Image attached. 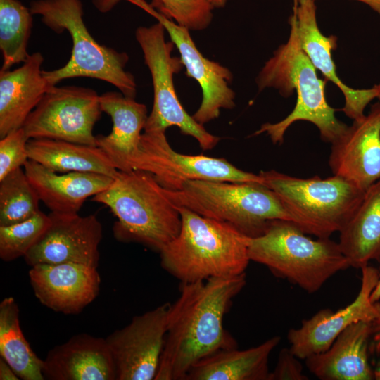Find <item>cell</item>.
Masks as SVG:
<instances>
[{"label": "cell", "mask_w": 380, "mask_h": 380, "mask_svg": "<svg viewBox=\"0 0 380 380\" xmlns=\"http://www.w3.org/2000/svg\"><path fill=\"white\" fill-rule=\"evenodd\" d=\"M143 9L161 23L179 52L188 77L195 80L202 91L201 104L192 115L201 125L220 116L221 109L235 107V92L230 87L233 75L229 68L211 61L199 51L189 30L178 25L145 0H125Z\"/></svg>", "instance_id": "cell-13"}, {"label": "cell", "mask_w": 380, "mask_h": 380, "mask_svg": "<svg viewBox=\"0 0 380 380\" xmlns=\"http://www.w3.org/2000/svg\"><path fill=\"white\" fill-rule=\"evenodd\" d=\"M92 200L117 217L113 227L119 241L137 243L160 253L179 233L182 218L152 174L118 171L113 183Z\"/></svg>", "instance_id": "cell-4"}, {"label": "cell", "mask_w": 380, "mask_h": 380, "mask_svg": "<svg viewBox=\"0 0 380 380\" xmlns=\"http://www.w3.org/2000/svg\"><path fill=\"white\" fill-rule=\"evenodd\" d=\"M32 14L18 0H0V49L3 63L1 70H10L15 64L25 62L32 32Z\"/></svg>", "instance_id": "cell-28"}, {"label": "cell", "mask_w": 380, "mask_h": 380, "mask_svg": "<svg viewBox=\"0 0 380 380\" xmlns=\"http://www.w3.org/2000/svg\"><path fill=\"white\" fill-rule=\"evenodd\" d=\"M338 244L350 267L380 262V179L372 184L353 215L339 232Z\"/></svg>", "instance_id": "cell-25"}, {"label": "cell", "mask_w": 380, "mask_h": 380, "mask_svg": "<svg viewBox=\"0 0 380 380\" xmlns=\"http://www.w3.org/2000/svg\"><path fill=\"white\" fill-rule=\"evenodd\" d=\"M51 224L23 257L30 266L75 262L98 267L102 226L95 215L49 214Z\"/></svg>", "instance_id": "cell-15"}, {"label": "cell", "mask_w": 380, "mask_h": 380, "mask_svg": "<svg viewBox=\"0 0 380 380\" xmlns=\"http://www.w3.org/2000/svg\"><path fill=\"white\" fill-rule=\"evenodd\" d=\"M246 277L245 273L181 284L179 296L170 306L155 380H184L201 360L220 350L237 348L223 323L233 298L246 284Z\"/></svg>", "instance_id": "cell-1"}, {"label": "cell", "mask_w": 380, "mask_h": 380, "mask_svg": "<svg viewBox=\"0 0 380 380\" xmlns=\"http://www.w3.org/2000/svg\"><path fill=\"white\" fill-rule=\"evenodd\" d=\"M374 379L380 380V366L374 370Z\"/></svg>", "instance_id": "cell-40"}, {"label": "cell", "mask_w": 380, "mask_h": 380, "mask_svg": "<svg viewBox=\"0 0 380 380\" xmlns=\"http://www.w3.org/2000/svg\"><path fill=\"white\" fill-rule=\"evenodd\" d=\"M262 184L278 196L291 220L304 233L330 238L350 220L365 191L333 175L300 178L274 170L260 171Z\"/></svg>", "instance_id": "cell-8"}, {"label": "cell", "mask_w": 380, "mask_h": 380, "mask_svg": "<svg viewBox=\"0 0 380 380\" xmlns=\"http://www.w3.org/2000/svg\"><path fill=\"white\" fill-rule=\"evenodd\" d=\"M20 310L14 298L0 303V355L23 380H44L43 360L33 351L20 324Z\"/></svg>", "instance_id": "cell-27"}, {"label": "cell", "mask_w": 380, "mask_h": 380, "mask_svg": "<svg viewBox=\"0 0 380 380\" xmlns=\"http://www.w3.org/2000/svg\"><path fill=\"white\" fill-rule=\"evenodd\" d=\"M372 322L360 321L341 332L325 351L305 359L309 372L322 380H372L369 342Z\"/></svg>", "instance_id": "cell-20"}, {"label": "cell", "mask_w": 380, "mask_h": 380, "mask_svg": "<svg viewBox=\"0 0 380 380\" xmlns=\"http://www.w3.org/2000/svg\"><path fill=\"white\" fill-rule=\"evenodd\" d=\"M360 270V289L352 303L336 312L322 309L310 318L303 319L300 327L289 329V348L298 358L305 360L325 351L351 324L360 321L374 322L380 317V303H373L370 298L380 271L369 265Z\"/></svg>", "instance_id": "cell-14"}, {"label": "cell", "mask_w": 380, "mask_h": 380, "mask_svg": "<svg viewBox=\"0 0 380 380\" xmlns=\"http://www.w3.org/2000/svg\"><path fill=\"white\" fill-rule=\"evenodd\" d=\"M43 62L42 54L34 52L19 68L0 70V139L23 127L53 87L42 74Z\"/></svg>", "instance_id": "cell-21"}, {"label": "cell", "mask_w": 380, "mask_h": 380, "mask_svg": "<svg viewBox=\"0 0 380 380\" xmlns=\"http://www.w3.org/2000/svg\"><path fill=\"white\" fill-rule=\"evenodd\" d=\"M103 112L112 120L111 132L96 136V146L109 157L120 171H129L130 161L137 153L148 118L146 106L120 91H108L100 95Z\"/></svg>", "instance_id": "cell-23"}, {"label": "cell", "mask_w": 380, "mask_h": 380, "mask_svg": "<svg viewBox=\"0 0 380 380\" xmlns=\"http://www.w3.org/2000/svg\"><path fill=\"white\" fill-rule=\"evenodd\" d=\"M373 338L380 346V317L372 322Z\"/></svg>", "instance_id": "cell-36"}, {"label": "cell", "mask_w": 380, "mask_h": 380, "mask_svg": "<svg viewBox=\"0 0 380 380\" xmlns=\"http://www.w3.org/2000/svg\"><path fill=\"white\" fill-rule=\"evenodd\" d=\"M290 33L287 42L280 45L259 72L255 82L258 90L277 89L284 97L296 93L293 110L275 123L266 122L253 135L266 133L274 144H281L289 127L300 120L315 125L321 139L331 144L346 130L348 125L337 119L336 109L329 105L325 96L327 80L320 79L309 58L303 50L293 6L289 18Z\"/></svg>", "instance_id": "cell-2"}, {"label": "cell", "mask_w": 380, "mask_h": 380, "mask_svg": "<svg viewBox=\"0 0 380 380\" xmlns=\"http://www.w3.org/2000/svg\"><path fill=\"white\" fill-rule=\"evenodd\" d=\"M376 87H377V89H379V93H380V83L378 84H376ZM379 101H380V98H379Z\"/></svg>", "instance_id": "cell-41"}, {"label": "cell", "mask_w": 380, "mask_h": 380, "mask_svg": "<svg viewBox=\"0 0 380 380\" xmlns=\"http://www.w3.org/2000/svg\"><path fill=\"white\" fill-rule=\"evenodd\" d=\"M163 191L176 206L227 223L249 238L262 235L274 220L292 222L278 196L262 183L188 180L179 190Z\"/></svg>", "instance_id": "cell-7"}, {"label": "cell", "mask_w": 380, "mask_h": 380, "mask_svg": "<svg viewBox=\"0 0 380 380\" xmlns=\"http://www.w3.org/2000/svg\"><path fill=\"white\" fill-rule=\"evenodd\" d=\"M165 29L158 22L148 27L140 26L135 32L136 39L143 53L153 83V103L148 116L144 132L164 131L177 127L181 133L194 137L200 148L209 151L215 148L220 138L208 132L185 110L174 86V75L182 70L180 57L173 56L175 44L167 42Z\"/></svg>", "instance_id": "cell-9"}, {"label": "cell", "mask_w": 380, "mask_h": 380, "mask_svg": "<svg viewBox=\"0 0 380 380\" xmlns=\"http://www.w3.org/2000/svg\"><path fill=\"white\" fill-rule=\"evenodd\" d=\"M130 168L152 174L161 186L170 191L179 190L188 180L197 179L262 184L259 174L240 170L223 158L177 153L170 146L164 131L141 134Z\"/></svg>", "instance_id": "cell-10"}, {"label": "cell", "mask_w": 380, "mask_h": 380, "mask_svg": "<svg viewBox=\"0 0 380 380\" xmlns=\"http://www.w3.org/2000/svg\"><path fill=\"white\" fill-rule=\"evenodd\" d=\"M30 284L39 301L65 315H77L99 295L97 267L75 263L37 264L29 271Z\"/></svg>", "instance_id": "cell-17"}, {"label": "cell", "mask_w": 380, "mask_h": 380, "mask_svg": "<svg viewBox=\"0 0 380 380\" xmlns=\"http://www.w3.org/2000/svg\"><path fill=\"white\" fill-rule=\"evenodd\" d=\"M151 5L189 30L206 29L213 18L214 8L204 0H152Z\"/></svg>", "instance_id": "cell-31"}, {"label": "cell", "mask_w": 380, "mask_h": 380, "mask_svg": "<svg viewBox=\"0 0 380 380\" xmlns=\"http://www.w3.org/2000/svg\"><path fill=\"white\" fill-rule=\"evenodd\" d=\"M280 341L275 336L248 349L220 350L194 365L184 380H268L269 357Z\"/></svg>", "instance_id": "cell-24"}, {"label": "cell", "mask_w": 380, "mask_h": 380, "mask_svg": "<svg viewBox=\"0 0 380 380\" xmlns=\"http://www.w3.org/2000/svg\"><path fill=\"white\" fill-rule=\"evenodd\" d=\"M370 298L373 303L379 302L380 300V274L379 281L371 293Z\"/></svg>", "instance_id": "cell-38"}, {"label": "cell", "mask_w": 380, "mask_h": 380, "mask_svg": "<svg viewBox=\"0 0 380 380\" xmlns=\"http://www.w3.org/2000/svg\"><path fill=\"white\" fill-rule=\"evenodd\" d=\"M42 373L47 380H116L106 338L87 334L51 349L43 360Z\"/></svg>", "instance_id": "cell-19"}, {"label": "cell", "mask_w": 380, "mask_h": 380, "mask_svg": "<svg viewBox=\"0 0 380 380\" xmlns=\"http://www.w3.org/2000/svg\"><path fill=\"white\" fill-rule=\"evenodd\" d=\"M28 158L58 173L90 172L115 178L118 170L97 146L52 139H30Z\"/></svg>", "instance_id": "cell-26"}, {"label": "cell", "mask_w": 380, "mask_h": 380, "mask_svg": "<svg viewBox=\"0 0 380 380\" xmlns=\"http://www.w3.org/2000/svg\"><path fill=\"white\" fill-rule=\"evenodd\" d=\"M367 4L380 15V0H355Z\"/></svg>", "instance_id": "cell-37"}, {"label": "cell", "mask_w": 380, "mask_h": 380, "mask_svg": "<svg viewBox=\"0 0 380 380\" xmlns=\"http://www.w3.org/2000/svg\"><path fill=\"white\" fill-rule=\"evenodd\" d=\"M246 241L251 261L308 293L318 291L332 276L350 267L338 242L312 239L289 220H274L262 235L247 237Z\"/></svg>", "instance_id": "cell-5"}, {"label": "cell", "mask_w": 380, "mask_h": 380, "mask_svg": "<svg viewBox=\"0 0 380 380\" xmlns=\"http://www.w3.org/2000/svg\"><path fill=\"white\" fill-rule=\"evenodd\" d=\"M303 373L300 359L290 348H282L278 356L277 365L270 372L268 380H308Z\"/></svg>", "instance_id": "cell-33"}, {"label": "cell", "mask_w": 380, "mask_h": 380, "mask_svg": "<svg viewBox=\"0 0 380 380\" xmlns=\"http://www.w3.org/2000/svg\"><path fill=\"white\" fill-rule=\"evenodd\" d=\"M51 224L49 215L41 210L30 218L8 226H0V258L10 262L24 257Z\"/></svg>", "instance_id": "cell-30"}, {"label": "cell", "mask_w": 380, "mask_h": 380, "mask_svg": "<svg viewBox=\"0 0 380 380\" xmlns=\"http://www.w3.org/2000/svg\"><path fill=\"white\" fill-rule=\"evenodd\" d=\"M182 226L159 253L161 267L181 284L246 273L250 258L247 236L232 225L176 206Z\"/></svg>", "instance_id": "cell-3"}, {"label": "cell", "mask_w": 380, "mask_h": 380, "mask_svg": "<svg viewBox=\"0 0 380 380\" xmlns=\"http://www.w3.org/2000/svg\"><path fill=\"white\" fill-rule=\"evenodd\" d=\"M316 0H293L296 13L297 30L303 50L317 69L343 93L345 105L341 110L353 120L365 116V109L374 99H379L376 86L369 89H354L345 84L336 74L332 51L337 48L338 38L326 36L317 21Z\"/></svg>", "instance_id": "cell-18"}, {"label": "cell", "mask_w": 380, "mask_h": 380, "mask_svg": "<svg viewBox=\"0 0 380 380\" xmlns=\"http://www.w3.org/2000/svg\"><path fill=\"white\" fill-rule=\"evenodd\" d=\"M39 197L25 170L18 168L0 180V226L26 220L39 211Z\"/></svg>", "instance_id": "cell-29"}, {"label": "cell", "mask_w": 380, "mask_h": 380, "mask_svg": "<svg viewBox=\"0 0 380 380\" xmlns=\"http://www.w3.org/2000/svg\"><path fill=\"white\" fill-rule=\"evenodd\" d=\"M23 167L40 201L53 213H77L87 198L106 190L114 180L90 172L58 174L30 159Z\"/></svg>", "instance_id": "cell-22"}, {"label": "cell", "mask_w": 380, "mask_h": 380, "mask_svg": "<svg viewBox=\"0 0 380 380\" xmlns=\"http://www.w3.org/2000/svg\"><path fill=\"white\" fill-rule=\"evenodd\" d=\"M331 144L329 165L333 175L363 191L380 179V101Z\"/></svg>", "instance_id": "cell-16"}, {"label": "cell", "mask_w": 380, "mask_h": 380, "mask_svg": "<svg viewBox=\"0 0 380 380\" xmlns=\"http://www.w3.org/2000/svg\"><path fill=\"white\" fill-rule=\"evenodd\" d=\"M29 8L53 32L61 34L67 31L72 39L71 56L68 63L56 70H42L51 85L68 78L91 77L107 82L125 96L135 98V79L125 70L129 56L100 44L94 39L83 20L81 0H33Z\"/></svg>", "instance_id": "cell-6"}, {"label": "cell", "mask_w": 380, "mask_h": 380, "mask_svg": "<svg viewBox=\"0 0 380 380\" xmlns=\"http://www.w3.org/2000/svg\"><path fill=\"white\" fill-rule=\"evenodd\" d=\"M29 139L23 127L0 139V180L24 166L29 160L27 150Z\"/></svg>", "instance_id": "cell-32"}, {"label": "cell", "mask_w": 380, "mask_h": 380, "mask_svg": "<svg viewBox=\"0 0 380 380\" xmlns=\"http://www.w3.org/2000/svg\"><path fill=\"white\" fill-rule=\"evenodd\" d=\"M208 2L214 8H221L226 6L229 0H204Z\"/></svg>", "instance_id": "cell-39"}, {"label": "cell", "mask_w": 380, "mask_h": 380, "mask_svg": "<svg viewBox=\"0 0 380 380\" xmlns=\"http://www.w3.org/2000/svg\"><path fill=\"white\" fill-rule=\"evenodd\" d=\"M120 0H91L96 9L102 13L110 11Z\"/></svg>", "instance_id": "cell-35"}, {"label": "cell", "mask_w": 380, "mask_h": 380, "mask_svg": "<svg viewBox=\"0 0 380 380\" xmlns=\"http://www.w3.org/2000/svg\"><path fill=\"white\" fill-rule=\"evenodd\" d=\"M0 379L18 380L20 378L13 368L2 358H0Z\"/></svg>", "instance_id": "cell-34"}, {"label": "cell", "mask_w": 380, "mask_h": 380, "mask_svg": "<svg viewBox=\"0 0 380 380\" xmlns=\"http://www.w3.org/2000/svg\"><path fill=\"white\" fill-rule=\"evenodd\" d=\"M171 304L165 303L134 316L106 338L116 380L155 379L167 334Z\"/></svg>", "instance_id": "cell-12"}, {"label": "cell", "mask_w": 380, "mask_h": 380, "mask_svg": "<svg viewBox=\"0 0 380 380\" xmlns=\"http://www.w3.org/2000/svg\"><path fill=\"white\" fill-rule=\"evenodd\" d=\"M100 95L91 88L53 86L26 119L30 139H52L96 146L93 130L102 113Z\"/></svg>", "instance_id": "cell-11"}]
</instances>
